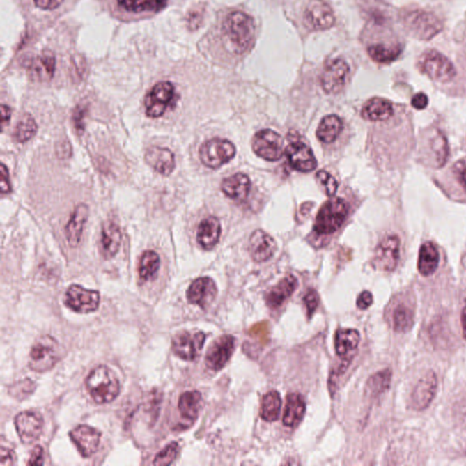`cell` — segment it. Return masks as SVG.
<instances>
[{
	"mask_svg": "<svg viewBox=\"0 0 466 466\" xmlns=\"http://www.w3.org/2000/svg\"><path fill=\"white\" fill-rule=\"evenodd\" d=\"M224 32L231 49L236 54H244L251 49L255 37L254 20L244 12L228 14L224 22Z\"/></svg>",
	"mask_w": 466,
	"mask_h": 466,
	"instance_id": "1",
	"label": "cell"
},
{
	"mask_svg": "<svg viewBox=\"0 0 466 466\" xmlns=\"http://www.w3.org/2000/svg\"><path fill=\"white\" fill-rule=\"evenodd\" d=\"M86 387L92 399L98 403L112 402L120 394V382L114 371L100 365L86 380Z\"/></svg>",
	"mask_w": 466,
	"mask_h": 466,
	"instance_id": "2",
	"label": "cell"
},
{
	"mask_svg": "<svg viewBox=\"0 0 466 466\" xmlns=\"http://www.w3.org/2000/svg\"><path fill=\"white\" fill-rule=\"evenodd\" d=\"M402 22L406 31L419 40H430L444 29V24L435 14L420 8L405 12Z\"/></svg>",
	"mask_w": 466,
	"mask_h": 466,
	"instance_id": "3",
	"label": "cell"
},
{
	"mask_svg": "<svg viewBox=\"0 0 466 466\" xmlns=\"http://www.w3.org/2000/svg\"><path fill=\"white\" fill-rule=\"evenodd\" d=\"M349 207L341 198H332L319 210L313 230L318 235H330L339 230L348 215Z\"/></svg>",
	"mask_w": 466,
	"mask_h": 466,
	"instance_id": "4",
	"label": "cell"
},
{
	"mask_svg": "<svg viewBox=\"0 0 466 466\" xmlns=\"http://www.w3.org/2000/svg\"><path fill=\"white\" fill-rule=\"evenodd\" d=\"M417 67L421 73L436 82H450L456 76L453 62L435 49L423 53L418 59Z\"/></svg>",
	"mask_w": 466,
	"mask_h": 466,
	"instance_id": "5",
	"label": "cell"
},
{
	"mask_svg": "<svg viewBox=\"0 0 466 466\" xmlns=\"http://www.w3.org/2000/svg\"><path fill=\"white\" fill-rule=\"evenodd\" d=\"M61 359V347L49 335H43L36 340L29 355V365L31 370L45 373L52 370Z\"/></svg>",
	"mask_w": 466,
	"mask_h": 466,
	"instance_id": "6",
	"label": "cell"
},
{
	"mask_svg": "<svg viewBox=\"0 0 466 466\" xmlns=\"http://www.w3.org/2000/svg\"><path fill=\"white\" fill-rule=\"evenodd\" d=\"M236 148L228 139L215 138L204 142L199 150V156L204 166L218 169L234 158Z\"/></svg>",
	"mask_w": 466,
	"mask_h": 466,
	"instance_id": "7",
	"label": "cell"
},
{
	"mask_svg": "<svg viewBox=\"0 0 466 466\" xmlns=\"http://www.w3.org/2000/svg\"><path fill=\"white\" fill-rule=\"evenodd\" d=\"M174 86L169 81L157 83L145 99V111L150 118H158L164 115L169 106L175 100Z\"/></svg>",
	"mask_w": 466,
	"mask_h": 466,
	"instance_id": "8",
	"label": "cell"
},
{
	"mask_svg": "<svg viewBox=\"0 0 466 466\" xmlns=\"http://www.w3.org/2000/svg\"><path fill=\"white\" fill-rule=\"evenodd\" d=\"M251 145L255 154L268 162H277L283 158L284 139L274 130H260L252 139Z\"/></svg>",
	"mask_w": 466,
	"mask_h": 466,
	"instance_id": "9",
	"label": "cell"
},
{
	"mask_svg": "<svg viewBox=\"0 0 466 466\" xmlns=\"http://www.w3.org/2000/svg\"><path fill=\"white\" fill-rule=\"evenodd\" d=\"M350 68L343 59H335L326 65L320 75V86L327 94H337L346 84Z\"/></svg>",
	"mask_w": 466,
	"mask_h": 466,
	"instance_id": "10",
	"label": "cell"
},
{
	"mask_svg": "<svg viewBox=\"0 0 466 466\" xmlns=\"http://www.w3.org/2000/svg\"><path fill=\"white\" fill-rule=\"evenodd\" d=\"M205 339L203 332H180L172 339V349L183 360L194 361L200 355Z\"/></svg>",
	"mask_w": 466,
	"mask_h": 466,
	"instance_id": "11",
	"label": "cell"
},
{
	"mask_svg": "<svg viewBox=\"0 0 466 466\" xmlns=\"http://www.w3.org/2000/svg\"><path fill=\"white\" fill-rule=\"evenodd\" d=\"M65 304L76 313H91L99 308L100 293L97 290L84 289L79 285L73 284L67 290Z\"/></svg>",
	"mask_w": 466,
	"mask_h": 466,
	"instance_id": "12",
	"label": "cell"
},
{
	"mask_svg": "<svg viewBox=\"0 0 466 466\" xmlns=\"http://www.w3.org/2000/svg\"><path fill=\"white\" fill-rule=\"evenodd\" d=\"M400 257V239L397 235H389L377 245L373 264L384 272L396 270Z\"/></svg>",
	"mask_w": 466,
	"mask_h": 466,
	"instance_id": "13",
	"label": "cell"
},
{
	"mask_svg": "<svg viewBox=\"0 0 466 466\" xmlns=\"http://www.w3.org/2000/svg\"><path fill=\"white\" fill-rule=\"evenodd\" d=\"M235 341L233 335H224L213 341L205 358L207 367L212 371L222 369L233 355L235 349Z\"/></svg>",
	"mask_w": 466,
	"mask_h": 466,
	"instance_id": "14",
	"label": "cell"
},
{
	"mask_svg": "<svg viewBox=\"0 0 466 466\" xmlns=\"http://www.w3.org/2000/svg\"><path fill=\"white\" fill-rule=\"evenodd\" d=\"M284 154L293 170L310 172L316 170L317 167V160L313 150L304 142H290L285 148Z\"/></svg>",
	"mask_w": 466,
	"mask_h": 466,
	"instance_id": "15",
	"label": "cell"
},
{
	"mask_svg": "<svg viewBox=\"0 0 466 466\" xmlns=\"http://www.w3.org/2000/svg\"><path fill=\"white\" fill-rule=\"evenodd\" d=\"M15 426L20 440L24 444H32L37 441L42 433L44 421L37 412L26 411L20 412L15 418Z\"/></svg>",
	"mask_w": 466,
	"mask_h": 466,
	"instance_id": "16",
	"label": "cell"
},
{
	"mask_svg": "<svg viewBox=\"0 0 466 466\" xmlns=\"http://www.w3.org/2000/svg\"><path fill=\"white\" fill-rule=\"evenodd\" d=\"M304 17L307 25L316 31L331 29L335 22L334 11L323 0H311L305 10Z\"/></svg>",
	"mask_w": 466,
	"mask_h": 466,
	"instance_id": "17",
	"label": "cell"
},
{
	"mask_svg": "<svg viewBox=\"0 0 466 466\" xmlns=\"http://www.w3.org/2000/svg\"><path fill=\"white\" fill-rule=\"evenodd\" d=\"M437 391V377L435 372L429 371L415 385L411 396L412 409L423 411L429 407Z\"/></svg>",
	"mask_w": 466,
	"mask_h": 466,
	"instance_id": "18",
	"label": "cell"
},
{
	"mask_svg": "<svg viewBox=\"0 0 466 466\" xmlns=\"http://www.w3.org/2000/svg\"><path fill=\"white\" fill-rule=\"evenodd\" d=\"M217 296L215 281L210 277H201L195 280L187 292L189 304L206 309L212 304Z\"/></svg>",
	"mask_w": 466,
	"mask_h": 466,
	"instance_id": "19",
	"label": "cell"
},
{
	"mask_svg": "<svg viewBox=\"0 0 466 466\" xmlns=\"http://www.w3.org/2000/svg\"><path fill=\"white\" fill-rule=\"evenodd\" d=\"M276 250H277V243L265 231L257 230L251 234L249 242V251L254 262H266L274 255Z\"/></svg>",
	"mask_w": 466,
	"mask_h": 466,
	"instance_id": "20",
	"label": "cell"
},
{
	"mask_svg": "<svg viewBox=\"0 0 466 466\" xmlns=\"http://www.w3.org/2000/svg\"><path fill=\"white\" fill-rule=\"evenodd\" d=\"M123 234L120 226L111 219L102 224L100 231V251L104 259L109 260L118 254L121 245Z\"/></svg>",
	"mask_w": 466,
	"mask_h": 466,
	"instance_id": "21",
	"label": "cell"
},
{
	"mask_svg": "<svg viewBox=\"0 0 466 466\" xmlns=\"http://www.w3.org/2000/svg\"><path fill=\"white\" fill-rule=\"evenodd\" d=\"M70 437L80 453L84 457H90L97 452L102 433L91 426H79L71 431Z\"/></svg>",
	"mask_w": 466,
	"mask_h": 466,
	"instance_id": "22",
	"label": "cell"
},
{
	"mask_svg": "<svg viewBox=\"0 0 466 466\" xmlns=\"http://www.w3.org/2000/svg\"><path fill=\"white\" fill-rule=\"evenodd\" d=\"M145 162L162 176H169L176 167L174 154L168 148H148L145 153Z\"/></svg>",
	"mask_w": 466,
	"mask_h": 466,
	"instance_id": "23",
	"label": "cell"
},
{
	"mask_svg": "<svg viewBox=\"0 0 466 466\" xmlns=\"http://www.w3.org/2000/svg\"><path fill=\"white\" fill-rule=\"evenodd\" d=\"M90 215V208L87 204L79 203L77 205L70 219H68L66 227H65V233L70 247H77L79 246L84 231L86 222Z\"/></svg>",
	"mask_w": 466,
	"mask_h": 466,
	"instance_id": "24",
	"label": "cell"
},
{
	"mask_svg": "<svg viewBox=\"0 0 466 466\" xmlns=\"http://www.w3.org/2000/svg\"><path fill=\"white\" fill-rule=\"evenodd\" d=\"M298 280L293 275H288L276 286L272 287L265 295L267 306L276 310L289 299L298 288Z\"/></svg>",
	"mask_w": 466,
	"mask_h": 466,
	"instance_id": "25",
	"label": "cell"
},
{
	"mask_svg": "<svg viewBox=\"0 0 466 466\" xmlns=\"http://www.w3.org/2000/svg\"><path fill=\"white\" fill-rule=\"evenodd\" d=\"M221 233V222L219 219L215 217H208L199 225L197 242L204 250H212L218 243Z\"/></svg>",
	"mask_w": 466,
	"mask_h": 466,
	"instance_id": "26",
	"label": "cell"
},
{
	"mask_svg": "<svg viewBox=\"0 0 466 466\" xmlns=\"http://www.w3.org/2000/svg\"><path fill=\"white\" fill-rule=\"evenodd\" d=\"M251 189L250 178L244 173H236L222 182V191L233 201H244Z\"/></svg>",
	"mask_w": 466,
	"mask_h": 466,
	"instance_id": "27",
	"label": "cell"
},
{
	"mask_svg": "<svg viewBox=\"0 0 466 466\" xmlns=\"http://www.w3.org/2000/svg\"><path fill=\"white\" fill-rule=\"evenodd\" d=\"M393 115V104L382 98H373L368 100L362 109V117L370 121H387Z\"/></svg>",
	"mask_w": 466,
	"mask_h": 466,
	"instance_id": "28",
	"label": "cell"
},
{
	"mask_svg": "<svg viewBox=\"0 0 466 466\" xmlns=\"http://www.w3.org/2000/svg\"><path fill=\"white\" fill-rule=\"evenodd\" d=\"M306 405L302 394H290L287 396L286 407H285L283 421L284 426L295 427L301 423L304 417Z\"/></svg>",
	"mask_w": 466,
	"mask_h": 466,
	"instance_id": "29",
	"label": "cell"
},
{
	"mask_svg": "<svg viewBox=\"0 0 466 466\" xmlns=\"http://www.w3.org/2000/svg\"><path fill=\"white\" fill-rule=\"evenodd\" d=\"M439 261L440 256L436 246L433 242H424L419 251L418 271L426 277L432 275L438 268Z\"/></svg>",
	"mask_w": 466,
	"mask_h": 466,
	"instance_id": "30",
	"label": "cell"
},
{
	"mask_svg": "<svg viewBox=\"0 0 466 466\" xmlns=\"http://www.w3.org/2000/svg\"><path fill=\"white\" fill-rule=\"evenodd\" d=\"M117 3L129 13H157L167 6L168 0H117Z\"/></svg>",
	"mask_w": 466,
	"mask_h": 466,
	"instance_id": "31",
	"label": "cell"
},
{
	"mask_svg": "<svg viewBox=\"0 0 466 466\" xmlns=\"http://www.w3.org/2000/svg\"><path fill=\"white\" fill-rule=\"evenodd\" d=\"M343 121L336 115H328L320 121L316 135L320 141L329 144L334 142L343 130Z\"/></svg>",
	"mask_w": 466,
	"mask_h": 466,
	"instance_id": "32",
	"label": "cell"
},
{
	"mask_svg": "<svg viewBox=\"0 0 466 466\" xmlns=\"http://www.w3.org/2000/svg\"><path fill=\"white\" fill-rule=\"evenodd\" d=\"M55 64L54 55L50 52H44L32 62L31 75L38 81H49L54 75Z\"/></svg>",
	"mask_w": 466,
	"mask_h": 466,
	"instance_id": "33",
	"label": "cell"
},
{
	"mask_svg": "<svg viewBox=\"0 0 466 466\" xmlns=\"http://www.w3.org/2000/svg\"><path fill=\"white\" fill-rule=\"evenodd\" d=\"M361 336L358 331L353 329H341L335 336V350L340 357L345 358L350 352L357 349Z\"/></svg>",
	"mask_w": 466,
	"mask_h": 466,
	"instance_id": "34",
	"label": "cell"
},
{
	"mask_svg": "<svg viewBox=\"0 0 466 466\" xmlns=\"http://www.w3.org/2000/svg\"><path fill=\"white\" fill-rule=\"evenodd\" d=\"M201 406H203V396L200 391H186L180 397L179 411L186 419L192 421L197 419Z\"/></svg>",
	"mask_w": 466,
	"mask_h": 466,
	"instance_id": "35",
	"label": "cell"
},
{
	"mask_svg": "<svg viewBox=\"0 0 466 466\" xmlns=\"http://www.w3.org/2000/svg\"><path fill=\"white\" fill-rule=\"evenodd\" d=\"M430 158L432 159L435 167L440 168L447 162L449 148H448L447 139L443 133L436 132L430 138Z\"/></svg>",
	"mask_w": 466,
	"mask_h": 466,
	"instance_id": "36",
	"label": "cell"
},
{
	"mask_svg": "<svg viewBox=\"0 0 466 466\" xmlns=\"http://www.w3.org/2000/svg\"><path fill=\"white\" fill-rule=\"evenodd\" d=\"M281 398L277 391H272L263 397L260 414L264 421H274L281 414Z\"/></svg>",
	"mask_w": 466,
	"mask_h": 466,
	"instance_id": "37",
	"label": "cell"
},
{
	"mask_svg": "<svg viewBox=\"0 0 466 466\" xmlns=\"http://www.w3.org/2000/svg\"><path fill=\"white\" fill-rule=\"evenodd\" d=\"M38 132V124L33 116L25 114L17 121L13 132L15 141L19 143H25L33 138Z\"/></svg>",
	"mask_w": 466,
	"mask_h": 466,
	"instance_id": "38",
	"label": "cell"
},
{
	"mask_svg": "<svg viewBox=\"0 0 466 466\" xmlns=\"http://www.w3.org/2000/svg\"><path fill=\"white\" fill-rule=\"evenodd\" d=\"M160 266V259L158 254L153 251H145L139 262V277L145 281L153 280L158 272Z\"/></svg>",
	"mask_w": 466,
	"mask_h": 466,
	"instance_id": "39",
	"label": "cell"
},
{
	"mask_svg": "<svg viewBox=\"0 0 466 466\" xmlns=\"http://www.w3.org/2000/svg\"><path fill=\"white\" fill-rule=\"evenodd\" d=\"M414 323V311L407 305H397L393 313V326L394 331L405 334L411 330Z\"/></svg>",
	"mask_w": 466,
	"mask_h": 466,
	"instance_id": "40",
	"label": "cell"
},
{
	"mask_svg": "<svg viewBox=\"0 0 466 466\" xmlns=\"http://www.w3.org/2000/svg\"><path fill=\"white\" fill-rule=\"evenodd\" d=\"M368 54L377 63L387 64L396 61L402 53L400 47H389L384 44H376L368 47Z\"/></svg>",
	"mask_w": 466,
	"mask_h": 466,
	"instance_id": "41",
	"label": "cell"
},
{
	"mask_svg": "<svg viewBox=\"0 0 466 466\" xmlns=\"http://www.w3.org/2000/svg\"><path fill=\"white\" fill-rule=\"evenodd\" d=\"M391 381V371L390 369L380 371L368 380V391L372 396H378L388 390Z\"/></svg>",
	"mask_w": 466,
	"mask_h": 466,
	"instance_id": "42",
	"label": "cell"
},
{
	"mask_svg": "<svg viewBox=\"0 0 466 466\" xmlns=\"http://www.w3.org/2000/svg\"><path fill=\"white\" fill-rule=\"evenodd\" d=\"M180 446L176 442L168 444L167 446L163 448L162 451L155 456L153 465H171L172 462L176 458L178 453H179Z\"/></svg>",
	"mask_w": 466,
	"mask_h": 466,
	"instance_id": "43",
	"label": "cell"
},
{
	"mask_svg": "<svg viewBox=\"0 0 466 466\" xmlns=\"http://www.w3.org/2000/svg\"><path fill=\"white\" fill-rule=\"evenodd\" d=\"M316 179L317 182L325 189L326 195L329 197H334L338 189V183L334 177L328 171H320L316 173Z\"/></svg>",
	"mask_w": 466,
	"mask_h": 466,
	"instance_id": "44",
	"label": "cell"
},
{
	"mask_svg": "<svg viewBox=\"0 0 466 466\" xmlns=\"http://www.w3.org/2000/svg\"><path fill=\"white\" fill-rule=\"evenodd\" d=\"M36 385L31 380L28 378L20 381L12 385L10 393L17 399H24L28 397L29 394L33 393Z\"/></svg>",
	"mask_w": 466,
	"mask_h": 466,
	"instance_id": "45",
	"label": "cell"
},
{
	"mask_svg": "<svg viewBox=\"0 0 466 466\" xmlns=\"http://www.w3.org/2000/svg\"><path fill=\"white\" fill-rule=\"evenodd\" d=\"M88 114V107L86 105H78L74 109L72 114V123L74 127L79 134H82L85 130V118Z\"/></svg>",
	"mask_w": 466,
	"mask_h": 466,
	"instance_id": "46",
	"label": "cell"
},
{
	"mask_svg": "<svg viewBox=\"0 0 466 466\" xmlns=\"http://www.w3.org/2000/svg\"><path fill=\"white\" fill-rule=\"evenodd\" d=\"M320 302L318 293L316 290L311 289L308 290L306 295L304 297V304L306 306L308 318H311V316L316 311Z\"/></svg>",
	"mask_w": 466,
	"mask_h": 466,
	"instance_id": "47",
	"label": "cell"
},
{
	"mask_svg": "<svg viewBox=\"0 0 466 466\" xmlns=\"http://www.w3.org/2000/svg\"><path fill=\"white\" fill-rule=\"evenodd\" d=\"M457 182L466 192V158L457 160L453 168Z\"/></svg>",
	"mask_w": 466,
	"mask_h": 466,
	"instance_id": "48",
	"label": "cell"
},
{
	"mask_svg": "<svg viewBox=\"0 0 466 466\" xmlns=\"http://www.w3.org/2000/svg\"><path fill=\"white\" fill-rule=\"evenodd\" d=\"M0 192L3 194H10L11 192L10 172L4 164L0 165Z\"/></svg>",
	"mask_w": 466,
	"mask_h": 466,
	"instance_id": "49",
	"label": "cell"
},
{
	"mask_svg": "<svg viewBox=\"0 0 466 466\" xmlns=\"http://www.w3.org/2000/svg\"><path fill=\"white\" fill-rule=\"evenodd\" d=\"M44 464V451L42 447L40 445H37L32 450L31 458H29V462L26 463L28 465H42Z\"/></svg>",
	"mask_w": 466,
	"mask_h": 466,
	"instance_id": "50",
	"label": "cell"
},
{
	"mask_svg": "<svg viewBox=\"0 0 466 466\" xmlns=\"http://www.w3.org/2000/svg\"><path fill=\"white\" fill-rule=\"evenodd\" d=\"M64 0H34L35 5L44 10H56L61 7Z\"/></svg>",
	"mask_w": 466,
	"mask_h": 466,
	"instance_id": "51",
	"label": "cell"
},
{
	"mask_svg": "<svg viewBox=\"0 0 466 466\" xmlns=\"http://www.w3.org/2000/svg\"><path fill=\"white\" fill-rule=\"evenodd\" d=\"M373 297L372 293L368 292V290H364L358 297L357 306L361 310H366L367 308H369L373 304Z\"/></svg>",
	"mask_w": 466,
	"mask_h": 466,
	"instance_id": "52",
	"label": "cell"
},
{
	"mask_svg": "<svg viewBox=\"0 0 466 466\" xmlns=\"http://www.w3.org/2000/svg\"><path fill=\"white\" fill-rule=\"evenodd\" d=\"M0 466H12L15 463V456L11 450L8 448H1L0 452Z\"/></svg>",
	"mask_w": 466,
	"mask_h": 466,
	"instance_id": "53",
	"label": "cell"
},
{
	"mask_svg": "<svg viewBox=\"0 0 466 466\" xmlns=\"http://www.w3.org/2000/svg\"><path fill=\"white\" fill-rule=\"evenodd\" d=\"M428 97L423 92H420V93L415 94L412 98V105L414 109H424L428 105Z\"/></svg>",
	"mask_w": 466,
	"mask_h": 466,
	"instance_id": "54",
	"label": "cell"
},
{
	"mask_svg": "<svg viewBox=\"0 0 466 466\" xmlns=\"http://www.w3.org/2000/svg\"><path fill=\"white\" fill-rule=\"evenodd\" d=\"M11 118V109L7 105H1V121L2 126L10 123Z\"/></svg>",
	"mask_w": 466,
	"mask_h": 466,
	"instance_id": "55",
	"label": "cell"
},
{
	"mask_svg": "<svg viewBox=\"0 0 466 466\" xmlns=\"http://www.w3.org/2000/svg\"><path fill=\"white\" fill-rule=\"evenodd\" d=\"M68 141H64L62 142V143L59 144V148L57 150L58 155L61 157V158H68V156H70V154H71V151L70 150H65V147L68 146Z\"/></svg>",
	"mask_w": 466,
	"mask_h": 466,
	"instance_id": "56",
	"label": "cell"
},
{
	"mask_svg": "<svg viewBox=\"0 0 466 466\" xmlns=\"http://www.w3.org/2000/svg\"><path fill=\"white\" fill-rule=\"evenodd\" d=\"M461 323H462L463 336H464V339L466 341V306L462 311Z\"/></svg>",
	"mask_w": 466,
	"mask_h": 466,
	"instance_id": "57",
	"label": "cell"
}]
</instances>
